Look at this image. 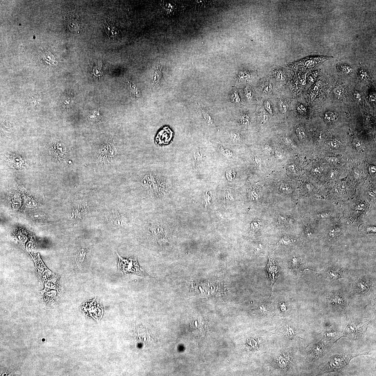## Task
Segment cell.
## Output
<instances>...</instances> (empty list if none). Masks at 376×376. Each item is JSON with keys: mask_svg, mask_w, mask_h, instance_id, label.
Returning <instances> with one entry per match:
<instances>
[{"mask_svg": "<svg viewBox=\"0 0 376 376\" xmlns=\"http://www.w3.org/2000/svg\"><path fill=\"white\" fill-rule=\"evenodd\" d=\"M370 351L357 354L344 353L331 356L325 362L320 365L319 368V374L340 372L347 366L352 359L363 355H369Z\"/></svg>", "mask_w": 376, "mask_h": 376, "instance_id": "1", "label": "cell"}, {"mask_svg": "<svg viewBox=\"0 0 376 376\" xmlns=\"http://www.w3.org/2000/svg\"><path fill=\"white\" fill-rule=\"evenodd\" d=\"M371 320L364 321L354 320L350 321L346 326L343 332L336 341L344 337L352 340H358L364 335L371 324Z\"/></svg>", "mask_w": 376, "mask_h": 376, "instance_id": "2", "label": "cell"}, {"mask_svg": "<svg viewBox=\"0 0 376 376\" xmlns=\"http://www.w3.org/2000/svg\"><path fill=\"white\" fill-rule=\"evenodd\" d=\"M117 254L119 258L118 264V270L123 275H135L141 277L148 276L147 274L140 267L136 258H124Z\"/></svg>", "mask_w": 376, "mask_h": 376, "instance_id": "3", "label": "cell"}, {"mask_svg": "<svg viewBox=\"0 0 376 376\" xmlns=\"http://www.w3.org/2000/svg\"><path fill=\"white\" fill-rule=\"evenodd\" d=\"M325 344V341L320 340L317 342L312 344L308 347L307 353L312 360L323 357L327 351V346Z\"/></svg>", "mask_w": 376, "mask_h": 376, "instance_id": "4", "label": "cell"}, {"mask_svg": "<svg viewBox=\"0 0 376 376\" xmlns=\"http://www.w3.org/2000/svg\"><path fill=\"white\" fill-rule=\"evenodd\" d=\"M329 304L332 309L347 315L348 305L347 301L343 296L337 293H335L329 297Z\"/></svg>", "mask_w": 376, "mask_h": 376, "instance_id": "5", "label": "cell"}, {"mask_svg": "<svg viewBox=\"0 0 376 376\" xmlns=\"http://www.w3.org/2000/svg\"><path fill=\"white\" fill-rule=\"evenodd\" d=\"M85 312L89 315L92 316H95V318L100 317L103 315V308L96 302L95 299L88 301L85 303Z\"/></svg>", "mask_w": 376, "mask_h": 376, "instance_id": "6", "label": "cell"}, {"mask_svg": "<svg viewBox=\"0 0 376 376\" xmlns=\"http://www.w3.org/2000/svg\"><path fill=\"white\" fill-rule=\"evenodd\" d=\"M342 332L335 328L333 325H331L328 328L323 330L319 335H321V339L325 342H328L334 339L335 338L341 336Z\"/></svg>", "mask_w": 376, "mask_h": 376, "instance_id": "7", "label": "cell"}, {"mask_svg": "<svg viewBox=\"0 0 376 376\" xmlns=\"http://www.w3.org/2000/svg\"><path fill=\"white\" fill-rule=\"evenodd\" d=\"M266 271L271 280V284L273 285L279 275V269L277 263L274 262L271 258L269 259L266 267Z\"/></svg>", "mask_w": 376, "mask_h": 376, "instance_id": "8", "label": "cell"}, {"mask_svg": "<svg viewBox=\"0 0 376 376\" xmlns=\"http://www.w3.org/2000/svg\"><path fill=\"white\" fill-rule=\"evenodd\" d=\"M86 250L85 248L80 250L76 255L74 262V267L76 270H78L81 267L86 258Z\"/></svg>", "mask_w": 376, "mask_h": 376, "instance_id": "9", "label": "cell"}, {"mask_svg": "<svg viewBox=\"0 0 376 376\" xmlns=\"http://www.w3.org/2000/svg\"><path fill=\"white\" fill-rule=\"evenodd\" d=\"M65 146L61 143L53 144L51 148V152L54 156L58 158L63 156L64 153L66 151Z\"/></svg>", "mask_w": 376, "mask_h": 376, "instance_id": "10", "label": "cell"}, {"mask_svg": "<svg viewBox=\"0 0 376 376\" xmlns=\"http://www.w3.org/2000/svg\"><path fill=\"white\" fill-rule=\"evenodd\" d=\"M106 23L105 27L108 34L111 37L116 36L119 30L115 23L114 21L108 20L106 21Z\"/></svg>", "mask_w": 376, "mask_h": 376, "instance_id": "11", "label": "cell"}, {"mask_svg": "<svg viewBox=\"0 0 376 376\" xmlns=\"http://www.w3.org/2000/svg\"><path fill=\"white\" fill-rule=\"evenodd\" d=\"M322 117L325 121L328 123L334 122L338 120V113L334 110H326L322 113Z\"/></svg>", "mask_w": 376, "mask_h": 376, "instance_id": "12", "label": "cell"}, {"mask_svg": "<svg viewBox=\"0 0 376 376\" xmlns=\"http://www.w3.org/2000/svg\"><path fill=\"white\" fill-rule=\"evenodd\" d=\"M199 106L200 111V112L202 116L203 119L208 124H212V122H213V120H212L209 114L208 113L206 110L204 108L201 104Z\"/></svg>", "mask_w": 376, "mask_h": 376, "instance_id": "13", "label": "cell"}, {"mask_svg": "<svg viewBox=\"0 0 376 376\" xmlns=\"http://www.w3.org/2000/svg\"><path fill=\"white\" fill-rule=\"evenodd\" d=\"M252 75L251 73L249 71H241L238 74V79L240 82L247 81L250 79Z\"/></svg>", "mask_w": 376, "mask_h": 376, "instance_id": "14", "label": "cell"}, {"mask_svg": "<svg viewBox=\"0 0 376 376\" xmlns=\"http://www.w3.org/2000/svg\"><path fill=\"white\" fill-rule=\"evenodd\" d=\"M239 121L240 124L242 126H248L250 122V117L249 114L246 112L242 114L239 117Z\"/></svg>", "mask_w": 376, "mask_h": 376, "instance_id": "15", "label": "cell"}, {"mask_svg": "<svg viewBox=\"0 0 376 376\" xmlns=\"http://www.w3.org/2000/svg\"><path fill=\"white\" fill-rule=\"evenodd\" d=\"M342 270H339L338 269H330L328 270V277H331L332 279H337L342 277Z\"/></svg>", "mask_w": 376, "mask_h": 376, "instance_id": "16", "label": "cell"}, {"mask_svg": "<svg viewBox=\"0 0 376 376\" xmlns=\"http://www.w3.org/2000/svg\"><path fill=\"white\" fill-rule=\"evenodd\" d=\"M230 99L232 102L239 104L241 102V98L236 88L234 87L230 94Z\"/></svg>", "mask_w": 376, "mask_h": 376, "instance_id": "17", "label": "cell"}, {"mask_svg": "<svg viewBox=\"0 0 376 376\" xmlns=\"http://www.w3.org/2000/svg\"><path fill=\"white\" fill-rule=\"evenodd\" d=\"M321 82L318 81L314 85L310 92V97L312 99H313L316 98V95L319 92V88L320 86Z\"/></svg>", "mask_w": 376, "mask_h": 376, "instance_id": "18", "label": "cell"}, {"mask_svg": "<svg viewBox=\"0 0 376 376\" xmlns=\"http://www.w3.org/2000/svg\"><path fill=\"white\" fill-rule=\"evenodd\" d=\"M229 136L231 141L234 143H239L242 141V137L239 133L231 132L229 133Z\"/></svg>", "mask_w": 376, "mask_h": 376, "instance_id": "19", "label": "cell"}, {"mask_svg": "<svg viewBox=\"0 0 376 376\" xmlns=\"http://www.w3.org/2000/svg\"><path fill=\"white\" fill-rule=\"evenodd\" d=\"M278 107L282 115L286 114L288 110V106L287 103L284 100L280 99L278 102Z\"/></svg>", "mask_w": 376, "mask_h": 376, "instance_id": "20", "label": "cell"}, {"mask_svg": "<svg viewBox=\"0 0 376 376\" xmlns=\"http://www.w3.org/2000/svg\"><path fill=\"white\" fill-rule=\"evenodd\" d=\"M101 115L98 111H94L91 112L88 116L89 120L93 122L99 121L101 120Z\"/></svg>", "mask_w": 376, "mask_h": 376, "instance_id": "21", "label": "cell"}, {"mask_svg": "<svg viewBox=\"0 0 376 376\" xmlns=\"http://www.w3.org/2000/svg\"><path fill=\"white\" fill-rule=\"evenodd\" d=\"M42 59L45 62L49 64L54 62L55 58L54 55L48 52H45L42 55Z\"/></svg>", "mask_w": 376, "mask_h": 376, "instance_id": "22", "label": "cell"}, {"mask_svg": "<svg viewBox=\"0 0 376 376\" xmlns=\"http://www.w3.org/2000/svg\"><path fill=\"white\" fill-rule=\"evenodd\" d=\"M258 118L259 121L261 124H264L266 123L269 119V116L267 112L264 110H262L259 112L258 115Z\"/></svg>", "mask_w": 376, "mask_h": 376, "instance_id": "23", "label": "cell"}, {"mask_svg": "<svg viewBox=\"0 0 376 376\" xmlns=\"http://www.w3.org/2000/svg\"><path fill=\"white\" fill-rule=\"evenodd\" d=\"M218 149L220 152L223 156L227 158H231L233 155V152L228 148L224 147L222 146H220Z\"/></svg>", "mask_w": 376, "mask_h": 376, "instance_id": "24", "label": "cell"}, {"mask_svg": "<svg viewBox=\"0 0 376 376\" xmlns=\"http://www.w3.org/2000/svg\"><path fill=\"white\" fill-rule=\"evenodd\" d=\"M295 131L299 139L302 140L304 139L306 136V133L305 129L301 125H297L295 127Z\"/></svg>", "mask_w": 376, "mask_h": 376, "instance_id": "25", "label": "cell"}, {"mask_svg": "<svg viewBox=\"0 0 376 376\" xmlns=\"http://www.w3.org/2000/svg\"><path fill=\"white\" fill-rule=\"evenodd\" d=\"M278 186L280 190L282 192L286 193H289L291 192V188L288 184L286 182H280L278 184Z\"/></svg>", "mask_w": 376, "mask_h": 376, "instance_id": "26", "label": "cell"}, {"mask_svg": "<svg viewBox=\"0 0 376 376\" xmlns=\"http://www.w3.org/2000/svg\"><path fill=\"white\" fill-rule=\"evenodd\" d=\"M9 159L10 162V164L12 165V166L18 168L21 166L22 161L20 157L16 156H13L10 157V159Z\"/></svg>", "mask_w": 376, "mask_h": 376, "instance_id": "27", "label": "cell"}, {"mask_svg": "<svg viewBox=\"0 0 376 376\" xmlns=\"http://www.w3.org/2000/svg\"><path fill=\"white\" fill-rule=\"evenodd\" d=\"M345 92V88L344 87L339 85L335 87L334 90V93L335 96L337 97H342Z\"/></svg>", "mask_w": 376, "mask_h": 376, "instance_id": "28", "label": "cell"}, {"mask_svg": "<svg viewBox=\"0 0 376 376\" xmlns=\"http://www.w3.org/2000/svg\"><path fill=\"white\" fill-rule=\"evenodd\" d=\"M274 77L278 81L282 82L285 79L284 73L281 70L277 69L274 72Z\"/></svg>", "mask_w": 376, "mask_h": 376, "instance_id": "29", "label": "cell"}, {"mask_svg": "<svg viewBox=\"0 0 376 376\" xmlns=\"http://www.w3.org/2000/svg\"><path fill=\"white\" fill-rule=\"evenodd\" d=\"M244 94L246 98L248 101L252 100L253 97L252 92V89L249 85H247L244 89Z\"/></svg>", "mask_w": 376, "mask_h": 376, "instance_id": "30", "label": "cell"}, {"mask_svg": "<svg viewBox=\"0 0 376 376\" xmlns=\"http://www.w3.org/2000/svg\"><path fill=\"white\" fill-rule=\"evenodd\" d=\"M273 89V86L270 83L266 82L260 87V89L263 92L268 93L270 92Z\"/></svg>", "mask_w": 376, "mask_h": 376, "instance_id": "31", "label": "cell"}, {"mask_svg": "<svg viewBox=\"0 0 376 376\" xmlns=\"http://www.w3.org/2000/svg\"><path fill=\"white\" fill-rule=\"evenodd\" d=\"M340 71L345 74H349L352 73V69L349 66L346 65H341L339 67Z\"/></svg>", "mask_w": 376, "mask_h": 376, "instance_id": "32", "label": "cell"}, {"mask_svg": "<svg viewBox=\"0 0 376 376\" xmlns=\"http://www.w3.org/2000/svg\"><path fill=\"white\" fill-rule=\"evenodd\" d=\"M278 363L279 366L282 367V368H286L287 367L289 364L288 360L287 359H285V358L281 356H279L278 357Z\"/></svg>", "mask_w": 376, "mask_h": 376, "instance_id": "33", "label": "cell"}, {"mask_svg": "<svg viewBox=\"0 0 376 376\" xmlns=\"http://www.w3.org/2000/svg\"><path fill=\"white\" fill-rule=\"evenodd\" d=\"M236 173L234 170L230 169L226 171V176L227 179L229 181H232L234 179Z\"/></svg>", "mask_w": 376, "mask_h": 376, "instance_id": "34", "label": "cell"}, {"mask_svg": "<svg viewBox=\"0 0 376 376\" xmlns=\"http://www.w3.org/2000/svg\"><path fill=\"white\" fill-rule=\"evenodd\" d=\"M359 74L361 79L365 81H367L370 78V75L365 70H360Z\"/></svg>", "mask_w": 376, "mask_h": 376, "instance_id": "35", "label": "cell"}, {"mask_svg": "<svg viewBox=\"0 0 376 376\" xmlns=\"http://www.w3.org/2000/svg\"><path fill=\"white\" fill-rule=\"evenodd\" d=\"M262 226V222L260 220H255L251 223V227L252 229L254 230H259Z\"/></svg>", "mask_w": 376, "mask_h": 376, "instance_id": "36", "label": "cell"}, {"mask_svg": "<svg viewBox=\"0 0 376 376\" xmlns=\"http://www.w3.org/2000/svg\"><path fill=\"white\" fill-rule=\"evenodd\" d=\"M264 107L266 111L269 114H273V109L270 101H267L264 103Z\"/></svg>", "mask_w": 376, "mask_h": 376, "instance_id": "37", "label": "cell"}, {"mask_svg": "<svg viewBox=\"0 0 376 376\" xmlns=\"http://www.w3.org/2000/svg\"><path fill=\"white\" fill-rule=\"evenodd\" d=\"M278 218V221H279L280 223L283 225L290 224L291 221L290 218L288 217H286L285 216L284 217L279 216Z\"/></svg>", "mask_w": 376, "mask_h": 376, "instance_id": "38", "label": "cell"}, {"mask_svg": "<svg viewBox=\"0 0 376 376\" xmlns=\"http://www.w3.org/2000/svg\"><path fill=\"white\" fill-rule=\"evenodd\" d=\"M296 109L297 111L300 114H305L307 112L306 107L303 104H300L297 106Z\"/></svg>", "mask_w": 376, "mask_h": 376, "instance_id": "39", "label": "cell"}, {"mask_svg": "<svg viewBox=\"0 0 376 376\" xmlns=\"http://www.w3.org/2000/svg\"><path fill=\"white\" fill-rule=\"evenodd\" d=\"M250 195L251 197L254 199H258L260 196V193L258 190H255V189L250 191Z\"/></svg>", "mask_w": 376, "mask_h": 376, "instance_id": "40", "label": "cell"}, {"mask_svg": "<svg viewBox=\"0 0 376 376\" xmlns=\"http://www.w3.org/2000/svg\"><path fill=\"white\" fill-rule=\"evenodd\" d=\"M317 62L316 61L313 60L308 61L305 63V65L307 68H311L314 67L317 63Z\"/></svg>", "mask_w": 376, "mask_h": 376, "instance_id": "41", "label": "cell"}, {"mask_svg": "<svg viewBox=\"0 0 376 376\" xmlns=\"http://www.w3.org/2000/svg\"><path fill=\"white\" fill-rule=\"evenodd\" d=\"M328 144L331 147H332V148H335L339 146V143H338V142L335 140H331V141L329 142Z\"/></svg>", "mask_w": 376, "mask_h": 376, "instance_id": "42", "label": "cell"}, {"mask_svg": "<svg viewBox=\"0 0 376 376\" xmlns=\"http://www.w3.org/2000/svg\"><path fill=\"white\" fill-rule=\"evenodd\" d=\"M249 341V343L250 344L249 345L251 346V347H252L253 349H256L257 348H258V343H257V342H256V341H255L254 340H251Z\"/></svg>", "mask_w": 376, "mask_h": 376, "instance_id": "43", "label": "cell"}, {"mask_svg": "<svg viewBox=\"0 0 376 376\" xmlns=\"http://www.w3.org/2000/svg\"><path fill=\"white\" fill-rule=\"evenodd\" d=\"M369 96V99L372 102L375 103L376 96L375 92L371 93Z\"/></svg>", "mask_w": 376, "mask_h": 376, "instance_id": "44", "label": "cell"}, {"mask_svg": "<svg viewBox=\"0 0 376 376\" xmlns=\"http://www.w3.org/2000/svg\"><path fill=\"white\" fill-rule=\"evenodd\" d=\"M354 95L355 99L357 100H360L361 95L360 93L358 91H356L354 92Z\"/></svg>", "mask_w": 376, "mask_h": 376, "instance_id": "45", "label": "cell"}, {"mask_svg": "<svg viewBox=\"0 0 376 376\" xmlns=\"http://www.w3.org/2000/svg\"><path fill=\"white\" fill-rule=\"evenodd\" d=\"M339 161V160L337 158H333L330 159V162L331 163H333V164H335V163H337V162H338Z\"/></svg>", "mask_w": 376, "mask_h": 376, "instance_id": "46", "label": "cell"}, {"mask_svg": "<svg viewBox=\"0 0 376 376\" xmlns=\"http://www.w3.org/2000/svg\"><path fill=\"white\" fill-rule=\"evenodd\" d=\"M289 169L291 171H294L295 169V167L294 165H291L289 167Z\"/></svg>", "mask_w": 376, "mask_h": 376, "instance_id": "47", "label": "cell"}, {"mask_svg": "<svg viewBox=\"0 0 376 376\" xmlns=\"http://www.w3.org/2000/svg\"><path fill=\"white\" fill-rule=\"evenodd\" d=\"M371 171L372 173H375L376 171V168L375 167H372L371 168Z\"/></svg>", "mask_w": 376, "mask_h": 376, "instance_id": "48", "label": "cell"}, {"mask_svg": "<svg viewBox=\"0 0 376 376\" xmlns=\"http://www.w3.org/2000/svg\"><path fill=\"white\" fill-rule=\"evenodd\" d=\"M42 342H44L45 341V339H42Z\"/></svg>", "mask_w": 376, "mask_h": 376, "instance_id": "49", "label": "cell"}]
</instances>
